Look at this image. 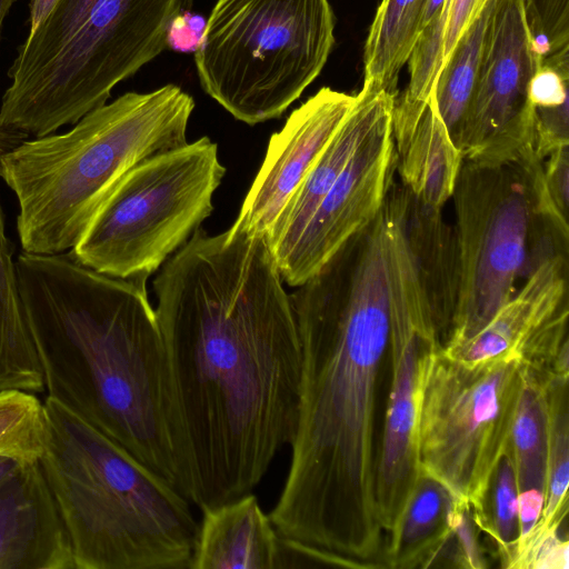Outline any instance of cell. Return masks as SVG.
Returning <instances> with one entry per match:
<instances>
[{"label": "cell", "mask_w": 569, "mask_h": 569, "mask_svg": "<svg viewBox=\"0 0 569 569\" xmlns=\"http://www.w3.org/2000/svg\"><path fill=\"white\" fill-rule=\"evenodd\" d=\"M549 440L547 452L545 527L566 525L569 482L568 377L551 375L548 383Z\"/></svg>", "instance_id": "cell-26"}, {"label": "cell", "mask_w": 569, "mask_h": 569, "mask_svg": "<svg viewBox=\"0 0 569 569\" xmlns=\"http://www.w3.org/2000/svg\"><path fill=\"white\" fill-rule=\"evenodd\" d=\"M14 268L48 397L190 501L167 350L146 287L92 270L71 251H22Z\"/></svg>", "instance_id": "cell-3"}, {"label": "cell", "mask_w": 569, "mask_h": 569, "mask_svg": "<svg viewBox=\"0 0 569 569\" xmlns=\"http://www.w3.org/2000/svg\"><path fill=\"white\" fill-rule=\"evenodd\" d=\"M335 44L328 0H217L194 52L200 84L233 118H279Z\"/></svg>", "instance_id": "cell-7"}, {"label": "cell", "mask_w": 569, "mask_h": 569, "mask_svg": "<svg viewBox=\"0 0 569 569\" xmlns=\"http://www.w3.org/2000/svg\"><path fill=\"white\" fill-rule=\"evenodd\" d=\"M430 0H381L363 49V83L398 94L401 69L425 28Z\"/></svg>", "instance_id": "cell-22"}, {"label": "cell", "mask_w": 569, "mask_h": 569, "mask_svg": "<svg viewBox=\"0 0 569 569\" xmlns=\"http://www.w3.org/2000/svg\"><path fill=\"white\" fill-rule=\"evenodd\" d=\"M316 567L363 568L357 561L280 535L276 569Z\"/></svg>", "instance_id": "cell-30"}, {"label": "cell", "mask_w": 569, "mask_h": 569, "mask_svg": "<svg viewBox=\"0 0 569 569\" xmlns=\"http://www.w3.org/2000/svg\"><path fill=\"white\" fill-rule=\"evenodd\" d=\"M28 136L0 124V159ZM44 390L43 371L18 291L12 247L0 204V391Z\"/></svg>", "instance_id": "cell-20"}, {"label": "cell", "mask_w": 569, "mask_h": 569, "mask_svg": "<svg viewBox=\"0 0 569 569\" xmlns=\"http://www.w3.org/2000/svg\"><path fill=\"white\" fill-rule=\"evenodd\" d=\"M226 173L208 137L131 169L70 250L83 266L146 287L211 214Z\"/></svg>", "instance_id": "cell-8"}, {"label": "cell", "mask_w": 569, "mask_h": 569, "mask_svg": "<svg viewBox=\"0 0 569 569\" xmlns=\"http://www.w3.org/2000/svg\"><path fill=\"white\" fill-rule=\"evenodd\" d=\"M57 0H30L29 32H32L48 17Z\"/></svg>", "instance_id": "cell-32"}, {"label": "cell", "mask_w": 569, "mask_h": 569, "mask_svg": "<svg viewBox=\"0 0 569 569\" xmlns=\"http://www.w3.org/2000/svg\"><path fill=\"white\" fill-rule=\"evenodd\" d=\"M493 3L490 0L466 29L437 78L438 110L456 144L477 86Z\"/></svg>", "instance_id": "cell-24"}, {"label": "cell", "mask_w": 569, "mask_h": 569, "mask_svg": "<svg viewBox=\"0 0 569 569\" xmlns=\"http://www.w3.org/2000/svg\"><path fill=\"white\" fill-rule=\"evenodd\" d=\"M391 126L402 186L418 202L441 209L452 197L463 157L439 113L435 91L423 99L398 93Z\"/></svg>", "instance_id": "cell-17"}, {"label": "cell", "mask_w": 569, "mask_h": 569, "mask_svg": "<svg viewBox=\"0 0 569 569\" xmlns=\"http://www.w3.org/2000/svg\"><path fill=\"white\" fill-rule=\"evenodd\" d=\"M356 94L321 88L269 140L260 169L230 229L267 237L308 171L352 108Z\"/></svg>", "instance_id": "cell-15"}, {"label": "cell", "mask_w": 569, "mask_h": 569, "mask_svg": "<svg viewBox=\"0 0 569 569\" xmlns=\"http://www.w3.org/2000/svg\"><path fill=\"white\" fill-rule=\"evenodd\" d=\"M549 373L525 362L522 386L512 422L508 450L518 492H546L549 440Z\"/></svg>", "instance_id": "cell-23"}, {"label": "cell", "mask_w": 569, "mask_h": 569, "mask_svg": "<svg viewBox=\"0 0 569 569\" xmlns=\"http://www.w3.org/2000/svg\"><path fill=\"white\" fill-rule=\"evenodd\" d=\"M16 1L17 0H0V38H1V32H2L3 21Z\"/></svg>", "instance_id": "cell-34"}, {"label": "cell", "mask_w": 569, "mask_h": 569, "mask_svg": "<svg viewBox=\"0 0 569 569\" xmlns=\"http://www.w3.org/2000/svg\"><path fill=\"white\" fill-rule=\"evenodd\" d=\"M193 98L169 83L127 92L61 134L24 139L0 159V177L19 204L22 251L72 250L124 176L187 143Z\"/></svg>", "instance_id": "cell-4"}, {"label": "cell", "mask_w": 569, "mask_h": 569, "mask_svg": "<svg viewBox=\"0 0 569 569\" xmlns=\"http://www.w3.org/2000/svg\"><path fill=\"white\" fill-rule=\"evenodd\" d=\"M201 511L190 569H276L280 535L252 491Z\"/></svg>", "instance_id": "cell-19"}, {"label": "cell", "mask_w": 569, "mask_h": 569, "mask_svg": "<svg viewBox=\"0 0 569 569\" xmlns=\"http://www.w3.org/2000/svg\"><path fill=\"white\" fill-rule=\"evenodd\" d=\"M480 530L495 542L502 567L511 568L519 538V512L515 468L508 448L492 476Z\"/></svg>", "instance_id": "cell-28"}, {"label": "cell", "mask_w": 569, "mask_h": 569, "mask_svg": "<svg viewBox=\"0 0 569 569\" xmlns=\"http://www.w3.org/2000/svg\"><path fill=\"white\" fill-rule=\"evenodd\" d=\"M47 438L44 403L32 392L0 391V456L40 461Z\"/></svg>", "instance_id": "cell-27"}, {"label": "cell", "mask_w": 569, "mask_h": 569, "mask_svg": "<svg viewBox=\"0 0 569 569\" xmlns=\"http://www.w3.org/2000/svg\"><path fill=\"white\" fill-rule=\"evenodd\" d=\"M451 198L455 303L442 347L461 343L482 329L516 293L518 280L539 263L531 260L533 244L556 242H535L542 219L529 170L517 162L463 160Z\"/></svg>", "instance_id": "cell-10"}, {"label": "cell", "mask_w": 569, "mask_h": 569, "mask_svg": "<svg viewBox=\"0 0 569 569\" xmlns=\"http://www.w3.org/2000/svg\"><path fill=\"white\" fill-rule=\"evenodd\" d=\"M289 295L302 353L288 475L269 518L288 538L371 562L385 545L375 421L390 336L388 239L371 229Z\"/></svg>", "instance_id": "cell-2"}, {"label": "cell", "mask_w": 569, "mask_h": 569, "mask_svg": "<svg viewBox=\"0 0 569 569\" xmlns=\"http://www.w3.org/2000/svg\"><path fill=\"white\" fill-rule=\"evenodd\" d=\"M193 0H57L18 47L0 124L33 138L77 123L167 47Z\"/></svg>", "instance_id": "cell-6"}, {"label": "cell", "mask_w": 569, "mask_h": 569, "mask_svg": "<svg viewBox=\"0 0 569 569\" xmlns=\"http://www.w3.org/2000/svg\"><path fill=\"white\" fill-rule=\"evenodd\" d=\"M530 0H495L477 86L457 147L463 160L502 163L536 156L538 113L529 82L545 61Z\"/></svg>", "instance_id": "cell-11"}, {"label": "cell", "mask_w": 569, "mask_h": 569, "mask_svg": "<svg viewBox=\"0 0 569 569\" xmlns=\"http://www.w3.org/2000/svg\"><path fill=\"white\" fill-rule=\"evenodd\" d=\"M567 271V252L545 257L482 329L442 352L467 365L519 358L550 366L568 342Z\"/></svg>", "instance_id": "cell-14"}, {"label": "cell", "mask_w": 569, "mask_h": 569, "mask_svg": "<svg viewBox=\"0 0 569 569\" xmlns=\"http://www.w3.org/2000/svg\"><path fill=\"white\" fill-rule=\"evenodd\" d=\"M523 367L519 358L467 365L441 348L426 369L417 425L419 470L469 505L478 529L509 446Z\"/></svg>", "instance_id": "cell-9"}, {"label": "cell", "mask_w": 569, "mask_h": 569, "mask_svg": "<svg viewBox=\"0 0 569 569\" xmlns=\"http://www.w3.org/2000/svg\"><path fill=\"white\" fill-rule=\"evenodd\" d=\"M453 499V498H452ZM450 527L453 541V560L458 567L481 569L486 567L476 529L478 528L469 505L452 500Z\"/></svg>", "instance_id": "cell-29"}, {"label": "cell", "mask_w": 569, "mask_h": 569, "mask_svg": "<svg viewBox=\"0 0 569 569\" xmlns=\"http://www.w3.org/2000/svg\"><path fill=\"white\" fill-rule=\"evenodd\" d=\"M266 237L198 228L152 282L201 510L261 481L296 435L302 353Z\"/></svg>", "instance_id": "cell-1"}, {"label": "cell", "mask_w": 569, "mask_h": 569, "mask_svg": "<svg viewBox=\"0 0 569 569\" xmlns=\"http://www.w3.org/2000/svg\"><path fill=\"white\" fill-rule=\"evenodd\" d=\"M397 96L375 84L362 83L352 108L268 232L266 239L273 260L297 241L356 149L377 122L392 110Z\"/></svg>", "instance_id": "cell-18"}, {"label": "cell", "mask_w": 569, "mask_h": 569, "mask_svg": "<svg viewBox=\"0 0 569 569\" xmlns=\"http://www.w3.org/2000/svg\"><path fill=\"white\" fill-rule=\"evenodd\" d=\"M391 119L392 110L377 122L323 197L300 237L274 260L282 281L290 287L296 288L307 281L380 212L397 170Z\"/></svg>", "instance_id": "cell-13"}, {"label": "cell", "mask_w": 569, "mask_h": 569, "mask_svg": "<svg viewBox=\"0 0 569 569\" xmlns=\"http://www.w3.org/2000/svg\"><path fill=\"white\" fill-rule=\"evenodd\" d=\"M452 500L439 481L420 472L398 527L386 540L383 568L429 567L449 550Z\"/></svg>", "instance_id": "cell-21"}, {"label": "cell", "mask_w": 569, "mask_h": 569, "mask_svg": "<svg viewBox=\"0 0 569 569\" xmlns=\"http://www.w3.org/2000/svg\"><path fill=\"white\" fill-rule=\"evenodd\" d=\"M490 0H445L440 11L426 24L407 62L409 83L405 92L426 98L436 87L438 74L466 29Z\"/></svg>", "instance_id": "cell-25"}, {"label": "cell", "mask_w": 569, "mask_h": 569, "mask_svg": "<svg viewBox=\"0 0 569 569\" xmlns=\"http://www.w3.org/2000/svg\"><path fill=\"white\" fill-rule=\"evenodd\" d=\"M389 313L391 383L375 472L386 540L398 527L420 475L417 425L422 382L429 360L443 345L430 301L417 283L400 280L390 287Z\"/></svg>", "instance_id": "cell-12"}, {"label": "cell", "mask_w": 569, "mask_h": 569, "mask_svg": "<svg viewBox=\"0 0 569 569\" xmlns=\"http://www.w3.org/2000/svg\"><path fill=\"white\" fill-rule=\"evenodd\" d=\"M0 569H74L40 461L22 463L0 485Z\"/></svg>", "instance_id": "cell-16"}, {"label": "cell", "mask_w": 569, "mask_h": 569, "mask_svg": "<svg viewBox=\"0 0 569 569\" xmlns=\"http://www.w3.org/2000/svg\"><path fill=\"white\" fill-rule=\"evenodd\" d=\"M568 67L542 63L533 73L528 87V100L536 109L558 108L568 103Z\"/></svg>", "instance_id": "cell-31"}, {"label": "cell", "mask_w": 569, "mask_h": 569, "mask_svg": "<svg viewBox=\"0 0 569 569\" xmlns=\"http://www.w3.org/2000/svg\"><path fill=\"white\" fill-rule=\"evenodd\" d=\"M40 465L74 569H190V501L122 446L47 397Z\"/></svg>", "instance_id": "cell-5"}, {"label": "cell", "mask_w": 569, "mask_h": 569, "mask_svg": "<svg viewBox=\"0 0 569 569\" xmlns=\"http://www.w3.org/2000/svg\"><path fill=\"white\" fill-rule=\"evenodd\" d=\"M24 463L11 457L0 456V485L11 477Z\"/></svg>", "instance_id": "cell-33"}]
</instances>
